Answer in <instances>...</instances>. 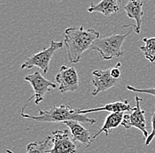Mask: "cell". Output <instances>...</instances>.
<instances>
[{"instance_id":"obj_20","label":"cell","mask_w":155,"mask_h":153,"mask_svg":"<svg viewBox=\"0 0 155 153\" xmlns=\"http://www.w3.org/2000/svg\"><path fill=\"white\" fill-rule=\"evenodd\" d=\"M56 1H58V2H61V1H63V0H56Z\"/></svg>"},{"instance_id":"obj_2","label":"cell","mask_w":155,"mask_h":153,"mask_svg":"<svg viewBox=\"0 0 155 153\" xmlns=\"http://www.w3.org/2000/svg\"><path fill=\"white\" fill-rule=\"evenodd\" d=\"M25 107L21 110V116L26 119L35 120L40 122H62L65 121H78L83 123L94 124L96 121L94 119L87 117V115H81L78 109H74L73 107L66 105H54L49 110H39V115H31L25 113Z\"/></svg>"},{"instance_id":"obj_1","label":"cell","mask_w":155,"mask_h":153,"mask_svg":"<svg viewBox=\"0 0 155 153\" xmlns=\"http://www.w3.org/2000/svg\"><path fill=\"white\" fill-rule=\"evenodd\" d=\"M64 36L69 62L78 63L82 54L90 49L94 41L100 37V33L94 29H85L80 26L65 29Z\"/></svg>"},{"instance_id":"obj_16","label":"cell","mask_w":155,"mask_h":153,"mask_svg":"<svg viewBox=\"0 0 155 153\" xmlns=\"http://www.w3.org/2000/svg\"><path fill=\"white\" fill-rule=\"evenodd\" d=\"M143 41L145 43L144 46H141L140 49L144 52L145 58L151 62H155V37H150L147 38L145 37L143 39Z\"/></svg>"},{"instance_id":"obj_10","label":"cell","mask_w":155,"mask_h":153,"mask_svg":"<svg viewBox=\"0 0 155 153\" xmlns=\"http://www.w3.org/2000/svg\"><path fill=\"white\" fill-rule=\"evenodd\" d=\"M124 10L125 11L127 16L129 19H134L136 21V25H125L124 28H130L132 27L134 28L136 34H140L141 26H142V17L144 15L143 12V1L142 0H129L127 5H124Z\"/></svg>"},{"instance_id":"obj_18","label":"cell","mask_w":155,"mask_h":153,"mask_svg":"<svg viewBox=\"0 0 155 153\" xmlns=\"http://www.w3.org/2000/svg\"><path fill=\"white\" fill-rule=\"evenodd\" d=\"M155 137V109L152 115V132L149 134L148 137L145 139V145L148 146Z\"/></svg>"},{"instance_id":"obj_5","label":"cell","mask_w":155,"mask_h":153,"mask_svg":"<svg viewBox=\"0 0 155 153\" xmlns=\"http://www.w3.org/2000/svg\"><path fill=\"white\" fill-rule=\"evenodd\" d=\"M135 99L136 106L132 107L130 111L125 112L121 125L127 129L130 128L137 129L143 133L145 139H146L149 134H148L147 127H146V121H145V112L141 109V106H140V102L143 99L138 95L135 96Z\"/></svg>"},{"instance_id":"obj_17","label":"cell","mask_w":155,"mask_h":153,"mask_svg":"<svg viewBox=\"0 0 155 153\" xmlns=\"http://www.w3.org/2000/svg\"><path fill=\"white\" fill-rule=\"evenodd\" d=\"M126 88H127V90L131 91L136 93H147V94H150V95L155 97V87L148 88V89H141V88H137V87H133V86L128 85V86H126Z\"/></svg>"},{"instance_id":"obj_19","label":"cell","mask_w":155,"mask_h":153,"mask_svg":"<svg viewBox=\"0 0 155 153\" xmlns=\"http://www.w3.org/2000/svg\"><path fill=\"white\" fill-rule=\"evenodd\" d=\"M121 65H122L121 63H117L116 67L110 69V74L114 78H116V79L120 78V76H121V70H120Z\"/></svg>"},{"instance_id":"obj_6","label":"cell","mask_w":155,"mask_h":153,"mask_svg":"<svg viewBox=\"0 0 155 153\" xmlns=\"http://www.w3.org/2000/svg\"><path fill=\"white\" fill-rule=\"evenodd\" d=\"M24 80L29 82L34 89V95L29 99L28 102L32 99L35 98V102L36 105H39L43 100L44 96L47 93L50 92L52 89H56L57 87H58L55 83L46 79L38 70L34 72L33 74L25 76Z\"/></svg>"},{"instance_id":"obj_14","label":"cell","mask_w":155,"mask_h":153,"mask_svg":"<svg viewBox=\"0 0 155 153\" xmlns=\"http://www.w3.org/2000/svg\"><path fill=\"white\" fill-rule=\"evenodd\" d=\"M124 112L110 113V115H108L107 116V118L105 119V122L103 123V126L101 127V129L94 135V136H93L94 141L101 133H105L106 136H107L108 134H109V131H111L112 129H116L119 125L122 124V122H123V119H124Z\"/></svg>"},{"instance_id":"obj_3","label":"cell","mask_w":155,"mask_h":153,"mask_svg":"<svg viewBox=\"0 0 155 153\" xmlns=\"http://www.w3.org/2000/svg\"><path fill=\"white\" fill-rule=\"evenodd\" d=\"M131 31L126 34H112L103 38L96 39L92 44L90 49L99 52L101 57L104 60H111L118 58L124 55L122 46L127 38L130 34Z\"/></svg>"},{"instance_id":"obj_11","label":"cell","mask_w":155,"mask_h":153,"mask_svg":"<svg viewBox=\"0 0 155 153\" xmlns=\"http://www.w3.org/2000/svg\"><path fill=\"white\" fill-rule=\"evenodd\" d=\"M64 123L70 129L71 134L74 138V140L80 142L86 147H89L94 142V139L89 130L80 124V122L71 120V121H65Z\"/></svg>"},{"instance_id":"obj_13","label":"cell","mask_w":155,"mask_h":153,"mask_svg":"<svg viewBox=\"0 0 155 153\" xmlns=\"http://www.w3.org/2000/svg\"><path fill=\"white\" fill-rule=\"evenodd\" d=\"M121 2L122 0H101L97 5L92 2V5L87 11L88 12H101L104 16H109L119 11Z\"/></svg>"},{"instance_id":"obj_8","label":"cell","mask_w":155,"mask_h":153,"mask_svg":"<svg viewBox=\"0 0 155 153\" xmlns=\"http://www.w3.org/2000/svg\"><path fill=\"white\" fill-rule=\"evenodd\" d=\"M56 81L58 84L60 93L75 92L78 88V75L74 67H67L63 65L56 75Z\"/></svg>"},{"instance_id":"obj_12","label":"cell","mask_w":155,"mask_h":153,"mask_svg":"<svg viewBox=\"0 0 155 153\" xmlns=\"http://www.w3.org/2000/svg\"><path fill=\"white\" fill-rule=\"evenodd\" d=\"M132 109V106L128 102L127 99L124 100H118L112 103L106 104L103 106H100L96 108H90V109H83L79 108L78 112L81 115H87L90 113H95V112H101V111H106L109 113H116V112H128Z\"/></svg>"},{"instance_id":"obj_9","label":"cell","mask_w":155,"mask_h":153,"mask_svg":"<svg viewBox=\"0 0 155 153\" xmlns=\"http://www.w3.org/2000/svg\"><path fill=\"white\" fill-rule=\"evenodd\" d=\"M118 83L119 80L111 76L110 69H107L105 70H95L93 71V79H92V84L95 88L93 91L92 95H98L102 92H105L112 87H115L118 85Z\"/></svg>"},{"instance_id":"obj_15","label":"cell","mask_w":155,"mask_h":153,"mask_svg":"<svg viewBox=\"0 0 155 153\" xmlns=\"http://www.w3.org/2000/svg\"><path fill=\"white\" fill-rule=\"evenodd\" d=\"M52 147V135L47 136L43 141L30 143L27 145V153H48ZM6 153H14L11 150H7Z\"/></svg>"},{"instance_id":"obj_4","label":"cell","mask_w":155,"mask_h":153,"mask_svg":"<svg viewBox=\"0 0 155 153\" xmlns=\"http://www.w3.org/2000/svg\"><path fill=\"white\" fill-rule=\"evenodd\" d=\"M64 46V41H51L49 47L42 51H40L36 54H34L30 57L27 59L26 62H24L20 69H32L34 67H37L42 70L44 74L48 72V67H49V63L50 60L53 57V55L58 51V49L62 48Z\"/></svg>"},{"instance_id":"obj_7","label":"cell","mask_w":155,"mask_h":153,"mask_svg":"<svg viewBox=\"0 0 155 153\" xmlns=\"http://www.w3.org/2000/svg\"><path fill=\"white\" fill-rule=\"evenodd\" d=\"M52 147L48 153H76L78 146L76 140L70 132L64 130H55L52 133Z\"/></svg>"}]
</instances>
